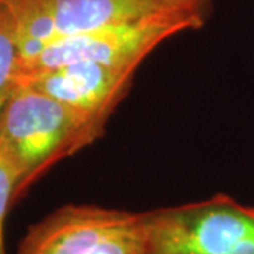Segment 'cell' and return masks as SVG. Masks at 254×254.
Returning <instances> with one entry per match:
<instances>
[{
  "label": "cell",
  "mask_w": 254,
  "mask_h": 254,
  "mask_svg": "<svg viewBox=\"0 0 254 254\" xmlns=\"http://www.w3.org/2000/svg\"><path fill=\"white\" fill-rule=\"evenodd\" d=\"M105 125L33 86L18 85L0 115V143L17 168L18 196L54 164L99 138Z\"/></svg>",
  "instance_id": "6da1fadb"
},
{
  "label": "cell",
  "mask_w": 254,
  "mask_h": 254,
  "mask_svg": "<svg viewBox=\"0 0 254 254\" xmlns=\"http://www.w3.org/2000/svg\"><path fill=\"white\" fill-rule=\"evenodd\" d=\"M14 21L20 68L47 46L71 37L125 21L160 14L190 13L181 0H4Z\"/></svg>",
  "instance_id": "7a4b0ae2"
},
{
  "label": "cell",
  "mask_w": 254,
  "mask_h": 254,
  "mask_svg": "<svg viewBox=\"0 0 254 254\" xmlns=\"http://www.w3.org/2000/svg\"><path fill=\"white\" fill-rule=\"evenodd\" d=\"M144 213L150 254H254V208L227 195Z\"/></svg>",
  "instance_id": "3957f363"
},
{
  "label": "cell",
  "mask_w": 254,
  "mask_h": 254,
  "mask_svg": "<svg viewBox=\"0 0 254 254\" xmlns=\"http://www.w3.org/2000/svg\"><path fill=\"white\" fill-rule=\"evenodd\" d=\"M17 254H150L145 213L65 205L28 227Z\"/></svg>",
  "instance_id": "277c9868"
},
{
  "label": "cell",
  "mask_w": 254,
  "mask_h": 254,
  "mask_svg": "<svg viewBox=\"0 0 254 254\" xmlns=\"http://www.w3.org/2000/svg\"><path fill=\"white\" fill-rule=\"evenodd\" d=\"M206 20L190 13L160 14L95 28L60 38L21 65L20 79L73 63L141 65L165 40L203 27ZM18 79V81H20Z\"/></svg>",
  "instance_id": "5b68a950"
},
{
  "label": "cell",
  "mask_w": 254,
  "mask_h": 254,
  "mask_svg": "<svg viewBox=\"0 0 254 254\" xmlns=\"http://www.w3.org/2000/svg\"><path fill=\"white\" fill-rule=\"evenodd\" d=\"M138 65L73 63L33 73L18 81L106 123L126 96Z\"/></svg>",
  "instance_id": "8992f818"
},
{
  "label": "cell",
  "mask_w": 254,
  "mask_h": 254,
  "mask_svg": "<svg viewBox=\"0 0 254 254\" xmlns=\"http://www.w3.org/2000/svg\"><path fill=\"white\" fill-rule=\"evenodd\" d=\"M20 51L14 21L4 0H0V115L18 86Z\"/></svg>",
  "instance_id": "52a82bcc"
},
{
  "label": "cell",
  "mask_w": 254,
  "mask_h": 254,
  "mask_svg": "<svg viewBox=\"0 0 254 254\" xmlns=\"http://www.w3.org/2000/svg\"><path fill=\"white\" fill-rule=\"evenodd\" d=\"M18 185L17 168L0 143V254H7L4 245V223L11 206L20 199Z\"/></svg>",
  "instance_id": "ba28073f"
},
{
  "label": "cell",
  "mask_w": 254,
  "mask_h": 254,
  "mask_svg": "<svg viewBox=\"0 0 254 254\" xmlns=\"http://www.w3.org/2000/svg\"><path fill=\"white\" fill-rule=\"evenodd\" d=\"M181 1L196 10L205 18H208L210 9H212V0H181Z\"/></svg>",
  "instance_id": "9c48e42d"
}]
</instances>
